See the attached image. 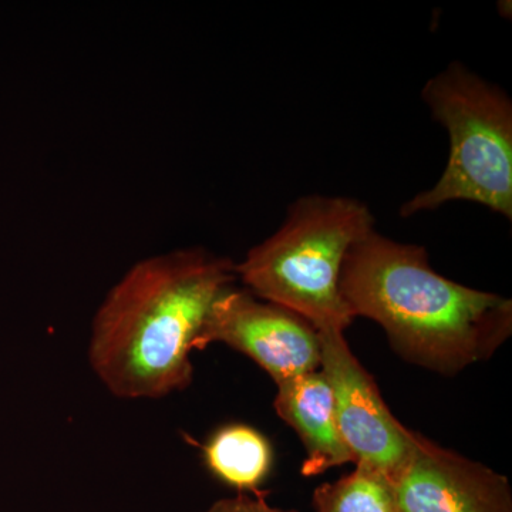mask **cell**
Here are the masks:
<instances>
[{
	"mask_svg": "<svg viewBox=\"0 0 512 512\" xmlns=\"http://www.w3.org/2000/svg\"><path fill=\"white\" fill-rule=\"evenodd\" d=\"M237 279L234 262L202 248L131 266L94 315L89 359L101 383L120 399L184 390L212 306Z\"/></svg>",
	"mask_w": 512,
	"mask_h": 512,
	"instance_id": "cell-1",
	"label": "cell"
},
{
	"mask_svg": "<svg viewBox=\"0 0 512 512\" xmlns=\"http://www.w3.org/2000/svg\"><path fill=\"white\" fill-rule=\"evenodd\" d=\"M339 289L353 318L375 320L396 352L434 372L490 359L511 336L510 299L437 274L426 248L376 229L350 248Z\"/></svg>",
	"mask_w": 512,
	"mask_h": 512,
	"instance_id": "cell-2",
	"label": "cell"
},
{
	"mask_svg": "<svg viewBox=\"0 0 512 512\" xmlns=\"http://www.w3.org/2000/svg\"><path fill=\"white\" fill-rule=\"evenodd\" d=\"M375 229L372 211L346 197L308 195L291 205L272 237L235 265L256 298L301 316L318 332H343L353 316L339 282L350 248Z\"/></svg>",
	"mask_w": 512,
	"mask_h": 512,
	"instance_id": "cell-3",
	"label": "cell"
},
{
	"mask_svg": "<svg viewBox=\"0 0 512 512\" xmlns=\"http://www.w3.org/2000/svg\"><path fill=\"white\" fill-rule=\"evenodd\" d=\"M421 97L446 128L450 154L430 190L400 208L403 218L468 201L512 220V103L500 87L453 62L424 86Z\"/></svg>",
	"mask_w": 512,
	"mask_h": 512,
	"instance_id": "cell-4",
	"label": "cell"
},
{
	"mask_svg": "<svg viewBox=\"0 0 512 512\" xmlns=\"http://www.w3.org/2000/svg\"><path fill=\"white\" fill-rule=\"evenodd\" d=\"M318 333L320 370L332 389L340 436L356 464L375 468L393 481L412 456L417 433L394 419L343 332Z\"/></svg>",
	"mask_w": 512,
	"mask_h": 512,
	"instance_id": "cell-5",
	"label": "cell"
},
{
	"mask_svg": "<svg viewBox=\"0 0 512 512\" xmlns=\"http://www.w3.org/2000/svg\"><path fill=\"white\" fill-rule=\"evenodd\" d=\"M224 343L238 350L276 384L320 367L318 330L301 316L232 286L212 306L197 349Z\"/></svg>",
	"mask_w": 512,
	"mask_h": 512,
	"instance_id": "cell-6",
	"label": "cell"
},
{
	"mask_svg": "<svg viewBox=\"0 0 512 512\" xmlns=\"http://www.w3.org/2000/svg\"><path fill=\"white\" fill-rule=\"evenodd\" d=\"M392 483L399 512H512L507 478L420 434Z\"/></svg>",
	"mask_w": 512,
	"mask_h": 512,
	"instance_id": "cell-7",
	"label": "cell"
},
{
	"mask_svg": "<svg viewBox=\"0 0 512 512\" xmlns=\"http://www.w3.org/2000/svg\"><path fill=\"white\" fill-rule=\"evenodd\" d=\"M276 387V413L296 430L308 453L303 476H319L355 461L340 436L332 389L322 370L293 377Z\"/></svg>",
	"mask_w": 512,
	"mask_h": 512,
	"instance_id": "cell-8",
	"label": "cell"
},
{
	"mask_svg": "<svg viewBox=\"0 0 512 512\" xmlns=\"http://www.w3.org/2000/svg\"><path fill=\"white\" fill-rule=\"evenodd\" d=\"M215 477L241 491H255L271 470L272 450L259 431L245 424L222 427L204 448Z\"/></svg>",
	"mask_w": 512,
	"mask_h": 512,
	"instance_id": "cell-9",
	"label": "cell"
},
{
	"mask_svg": "<svg viewBox=\"0 0 512 512\" xmlns=\"http://www.w3.org/2000/svg\"><path fill=\"white\" fill-rule=\"evenodd\" d=\"M316 512H399L393 483L375 468L357 464L349 476L313 494Z\"/></svg>",
	"mask_w": 512,
	"mask_h": 512,
	"instance_id": "cell-10",
	"label": "cell"
},
{
	"mask_svg": "<svg viewBox=\"0 0 512 512\" xmlns=\"http://www.w3.org/2000/svg\"><path fill=\"white\" fill-rule=\"evenodd\" d=\"M202 512H296L285 511L281 508L272 507L266 503L262 495H248L239 493L237 497L224 498L211 505L208 510Z\"/></svg>",
	"mask_w": 512,
	"mask_h": 512,
	"instance_id": "cell-11",
	"label": "cell"
}]
</instances>
